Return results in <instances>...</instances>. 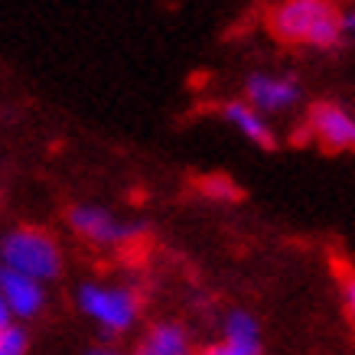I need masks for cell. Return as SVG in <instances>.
Returning <instances> with one entry per match:
<instances>
[{"label": "cell", "instance_id": "cell-1", "mask_svg": "<svg viewBox=\"0 0 355 355\" xmlns=\"http://www.w3.org/2000/svg\"><path fill=\"white\" fill-rule=\"evenodd\" d=\"M270 30L284 43L329 49L343 40V13L326 0H287L270 10Z\"/></svg>", "mask_w": 355, "mask_h": 355}, {"label": "cell", "instance_id": "cell-4", "mask_svg": "<svg viewBox=\"0 0 355 355\" xmlns=\"http://www.w3.org/2000/svg\"><path fill=\"white\" fill-rule=\"evenodd\" d=\"M69 222L78 235H85L88 241L95 245H124V241H134L137 235H144V222L137 225H128L108 212V209H98V205H76L69 212Z\"/></svg>", "mask_w": 355, "mask_h": 355}, {"label": "cell", "instance_id": "cell-9", "mask_svg": "<svg viewBox=\"0 0 355 355\" xmlns=\"http://www.w3.org/2000/svg\"><path fill=\"white\" fill-rule=\"evenodd\" d=\"M222 118H225L228 124H235L248 140H254L261 147H274V134H270L268 121H264V114H258V111L251 108V105H245V101H228V105H222Z\"/></svg>", "mask_w": 355, "mask_h": 355}, {"label": "cell", "instance_id": "cell-8", "mask_svg": "<svg viewBox=\"0 0 355 355\" xmlns=\"http://www.w3.org/2000/svg\"><path fill=\"white\" fill-rule=\"evenodd\" d=\"M0 300L7 303L10 316L30 320V316H36V313L43 310L46 293H43V284L23 277V274H17V270L0 268Z\"/></svg>", "mask_w": 355, "mask_h": 355}, {"label": "cell", "instance_id": "cell-6", "mask_svg": "<svg viewBox=\"0 0 355 355\" xmlns=\"http://www.w3.org/2000/svg\"><path fill=\"white\" fill-rule=\"evenodd\" d=\"M310 128L326 147H333V150H355V118L345 108H339V105H329V101L313 105Z\"/></svg>", "mask_w": 355, "mask_h": 355}, {"label": "cell", "instance_id": "cell-2", "mask_svg": "<svg viewBox=\"0 0 355 355\" xmlns=\"http://www.w3.org/2000/svg\"><path fill=\"white\" fill-rule=\"evenodd\" d=\"M0 258H3V268L17 270L23 277L36 280H53L59 270H62V254H59V245L53 241V235H46L40 228H17L3 238L0 245Z\"/></svg>", "mask_w": 355, "mask_h": 355}, {"label": "cell", "instance_id": "cell-14", "mask_svg": "<svg viewBox=\"0 0 355 355\" xmlns=\"http://www.w3.org/2000/svg\"><path fill=\"white\" fill-rule=\"evenodd\" d=\"M10 320H13V316H10V310H7V303L0 300V329H7V326H13Z\"/></svg>", "mask_w": 355, "mask_h": 355}, {"label": "cell", "instance_id": "cell-16", "mask_svg": "<svg viewBox=\"0 0 355 355\" xmlns=\"http://www.w3.org/2000/svg\"><path fill=\"white\" fill-rule=\"evenodd\" d=\"M88 355H121V352H114V349H92Z\"/></svg>", "mask_w": 355, "mask_h": 355}, {"label": "cell", "instance_id": "cell-11", "mask_svg": "<svg viewBox=\"0 0 355 355\" xmlns=\"http://www.w3.org/2000/svg\"><path fill=\"white\" fill-rule=\"evenodd\" d=\"M26 352V333L20 326L0 329V355H23Z\"/></svg>", "mask_w": 355, "mask_h": 355}, {"label": "cell", "instance_id": "cell-15", "mask_svg": "<svg viewBox=\"0 0 355 355\" xmlns=\"http://www.w3.org/2000/svg\"><path fill=\"white\" fill-rule=\"evenodd\" d=\"M343 30H352L355 33V10L349 13V17H343Z\"/></svg>", "mask_w": 355, "mask_h": 355}, {"label": "cell", "instance_id": "cell-12", "mask_svg": "<svg viewBox=\"0 0 355 355\" xmlns=\"http://www.w3.org/2000/svg\"><path fill=\"white\" fill-rule=\"evenodd\" d=\"M343 297H345V306H349V316L355 323V270H345L343 274Z\"/></svg>", "mask_w": 355, "mask_h": 355}, {"label": "cell", "instance_id": "cell-7", "mask_svg": "<svg viewBox=\"0 0 355 355\" xmlns=\"http://www.w3.org/2000/svg\"><path fill=\"white\" fill-rule=\"evenodd\" d=\"M245 88H248L245 105H251L258 114L261 111H284L300 98V85H297L293 78L268 76V72H254V76L245 82Z\"/></svg>", "mask_w": 355, "mask_h": 355}, {"label": "cell", "instance_id": "cell-13", "mask_svg": "<svg viewBox=\"0 0 355 355\" xmlns=\"http://www.w3.org/2000/svg\"><path fill=\"white\" fill-rule=\"evenodd\" d=\"M202 189L205 193H212V196H225V199H235L238 196V189L228 183V180H205Z\"/></svg>", "mask_w": 355, "mask_h": 355}, {"label": "cell", "instance_id": "cell-10", "mask_svg": "<svg viewBox=\"0 0 355 355\" xmlns=\"http://www.w3.org/2000/svg\"><path fill=\"white\" fill-rule=\"evenodd\" d=\"M134 355H193V349H189V336L176 323H160L144 336Z\"/></svg>", "mask_w": 355, "mask_h": 355}, {"label": "cell", "instance_id": "cell-3", "mask_svg": "<svg viewBox=\"0 0 355 355\" xmlns=\"http://www.w3.org/2000/svg\"><path fill=\"white\" fill-rule=\"evenodd\" d=\"M78 306L108 333H128L140 313L137 293L124 287H105V284H85L78 291Z\"/></svg>", "mask_w": 355, "mask_h": 355}, {"label": "cell", "instance_id": "cell-5", "mask_svg": "<svg viewBox=\"0 0 355 355\" xmlns=\"http://www.w3.org/2000/svg\"><path fill=\"white\" fill-rule=\"evenodd\" d=\"M199 355H261L258 320L248 310H232L225 320V336L218 343L205 345Z\"/></svg>", "mask_w": 355, "mask_h": 355}]
</instances>
